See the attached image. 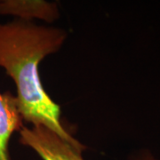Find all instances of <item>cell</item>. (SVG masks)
<instances>
[{
	"label": "cell",
	"mask_w": 160,
	"mask_h": 160,
	"mask_svg": "<svg viewBox=\"0 0 160 160\" xmlns=\"http://www.w3.org/2000/svg\"><path fill=\"white\" fill-rule=\"evenodd\" d=\"M20 142L33 149L43 160H84L82 153L86 149L64 141L43 126H23L20 130Z\"/></svg>",
	"instance_id": "cell-2"
},
{
	"label": "cell",
	"mask_w": 160,
	"mask_h": 160,
	"mask_svg": "<svg viewBox=\"0 0 160 160\" xmlns=\"http://www.w3.org/2000/svg\"><path fill=\"white\" fill-rule=\"evenodd\" d=\"M130 160H160L155 157L153 153H151L148 149H142L134 153L131 157Z\"/></svg>",
	"instance_id": "cell-5"
},
{
	"label": "cell",
	"mask_w": 160,
	"mask_h": 160,
	"mask_svg": "<svg viewBox=\"0 0 160 160\" xmlns=\"http://www.w3.org/2000/svg\"><path fill=\"white\" fill-rule=\"evenodd\" d=\"M0 14L13 15L25 22L39 19L51 23L59 19L60 12L56 3L44 0H1Z\"/></svg>",
	"instance_id": "cell-3"
},
{
	"label": "cell",
	"mask_w": 160,
	"mask_h": 160,
	"mask_svg": "<svg viewBox=\"0 0 160 160\" xmlns=\"http://www.w3.org/2000/svg\"><path fill=\"white\" fill-rule=\"evenodd\" d=\"M23 127L16 97L11 92H0V160H11L9 142L14 132Z\"/></svg>",
	"instance_id": "cell-4"
},
{
	"label": "cell",
	"mask_w": 160,
	"mask_h": 160,
	"mask_svg": "<svg viewBox=\"0 0 160 160\" xmlns=\"http://www.w3.org/2000/svg\"><path fill=\"white\" fill-rule=\"evenodd\" d=\"M67 39V31L38 26L22 20L0 23V67L13 80L22 118L33 126H43L64 141L86 148L62 122L61 107L46 92L39 76V63L57 52Z\"/></svg>",
	"instance_id": "cell-1"
}]
</instances>
